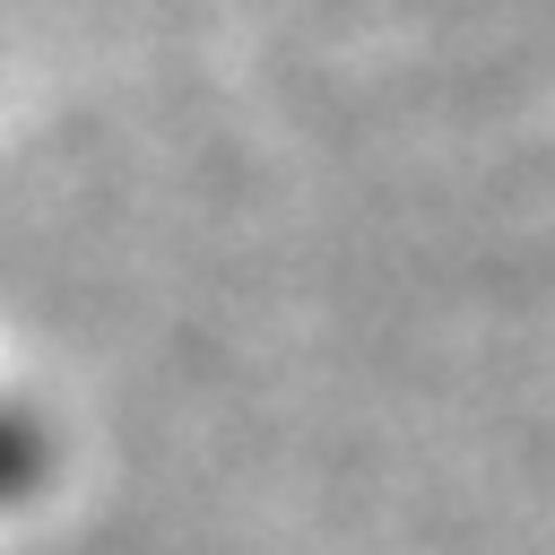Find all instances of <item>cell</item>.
I'll list each match as a JSON object with an SVG mask.
<instances>
[]
</instances>
